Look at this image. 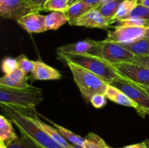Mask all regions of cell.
Here are the masks:
<instances>
[{
  "label": "cell",
  "mask_w": 149,
  "mask_h": 148,
  "mask_svg": "<svg viewBox=\"0 0 149 148\" xmlns=\"http://www.w3.org/2000/svg\"><path fill=\"white\" fill-rule=\"evenodd\" d=\"M20 134L21 136L7 148H42L26 134L23 133H20Z\"/></svg>",
  "instance_id": "d4e9b609"
},
{
  "label": "cell",
  "mask_w": 149,
  "mask_h": 148,
  "mask_svg": "<svg viewBox=\"0 0 149 148\" xmlns=\"http://www.w3.org/2000/svg\"><path fill=\"white\" fill-rule=\"evenodd\" d=\"M116 26H134V27H149L148 20L137 17H129L116 22Z\"/></svg>",
  "instance_id": "4316f807"
},
{
  "label": "cell",
  "mask_w": 149,
  "mask_h": 148,
  "mask_svg": "<svg viewBox=\"0 0 149 148\" xmlns=\"http://www.w3.org/2000/svg\"><path fill=\"white\" fill-rule=\"evenodd\" d=\"M124 0H109L99 7L97 10L101 13L102 15L111 20L115 15L119 5Z\"/></svg>",
  "instance_id": "603a6c76"
},
{
  "label": "cell",
  "mask_w": 149,
  "mask_h": 148,
  "mask_svg": "<svg viewBox=\"0 0 149 148\" xmlns=\"http://www.w3.org/2000/svg\"><path fill=\"white\" fill-rule=\"evenodd\" d=\"M27 113V112H26ZM30 115L31 117L32 118L33 120H34L35 123L41 128V129H43L56 142H58L60 145L63 147V148H74L73 145H71L61 133H59L57 129H55L53 126H51L50 125L47 124L46 123H45L44 121L41 120L39 119V116L37 115V113H28Z\"/></svg>",
  "instance_id": "2e32d148"
},
{
  "label": "cell",
  "mask_w": 149,
  "mask_h": 148,
  "mask_svg": "<svg viewBox=\"0 0 149 148\" xmlns=\"http://www.w3.org/2000/svg\"><path fill=\"white\" fill-rule=\"evenodd\" d=\"M137 5V0H124L119 5L115 15L110 20V25L120 20L127 18L131 12Z\"/></svg>",
  "instance_id": "44dd1931"
},
{
  "label": "cell",
  "mask_w": 149,
  "mask_h": 148,
  "mask_svg": "<svg viewBox=\"0 0 149 148\" xmlns=\"http://www.w3.org/2000/svg\"><path fill=\"white\" fill-rule=\"evenodd\" d=\"M39 115L40 117L43 118L45 120H47V121L49 122V123H50L55 128V129H57V130L59 131V133H61V134L62 135V136H63V137L65 138L68 142L73 144V145H80V146L84 147V142H85V138L81 137V136H79V135L74 133V132L71 131L64 128L63 126H61V125L53 122L52 120H49V119H48L47 118L45 117V116L42 115L40 114Z\"/></svg>",
  "instance_id": "d6986e66"
},
{
  "label": "cell",
  "mask_w": 149,
  "mask_h": 148,
  "mask_svg": "<svg viewBox=\"0 0 149 148\" xmlns=\"http://www.w3.org/2000/svg\"><path fill=\"white\" fill-rule=\"evenodd\" d=\"M90 103L94 107L97 109L105 107L107 103V97L103 94H96L92 97Z\"/></svg>",
  "instance_id": "1f68e13d"
},
{
  "label": "cell",
  "mask_w": 149,
  "mask_h": 148,
  "mask_svg": "<svg viewBox=\"0 0 149 148\" xmlns=\"http://www.w3.org/2000/svg\"><path fill=\"white\" fill-rule=\"evenodd\" d=\"M47 0H25L31 12H40L44 11V7Z\"/></svg>",
  "instance_id": "4dcf8cb0"
},
{
  "label": "cell",
  "mask_w": 149,
  "mask_h": 148,
  "mask_svg": "<svg viewBox=\"0 0 149 148\" xmlns=\"http://www.w3.org/2000/svg\"><path fill=\"white\" fill-rule=\"evenodd\" d=\"M129 17H137V18H142L149 21V8L144 6L138 4L135 8L132 10L130 14ZM127 19V18H126Z\"/></svg>",
  "instance_id": "f546056e"
},
{
  "label": "cell",
  "mask_w": 149,
  "mask_h": 148,
  "mask_svg": "<svg viewBox=\"0 0 149 148\" xmlns=\"http://www.w3.org/2000/svg\"><path fill=\"white\" fill-rule=\"evenodd\" d=\"M90 5L92 8L93 9H98L99 7H101L103 4L109 1V0H81Z\"/></svg>",
  "instance_id": "836d02e7"
},
{
  "label": "cell",
  "mask_w": 149,
  "mask_h": 148,
  "mask_svg": "<svg viewBox=\"0 0 149 148\" xmlns=\"http://www.w3.org/2000/svg\"><path fill=\"white\" fill-rule=\"evenodd\" d=\"M31 12L25 0H0V15L4 19L18 20Z\"/></svg>",
  "instance_id": "30bf717a"
},
{
  "label": "cell",
  "mask_w": 149,
  "mask_h": 148,
  "mask_svg": "<svg viewBox=\"0 0 149 148\" xmlns=\"http://www.w3.org/2000/svg\"><path fill=\"white\" fill-rule=\"evenodd\" d=\"M116 72L127 80L149 86V68L134 62H122L112 64Z\"/></svg>",
  "instance_id": "8992f818"
},
{
  "label": "cell",
  "mask_w": 149,
  "mask_h": 148,
  "mask_svg": "<svg viewBox=\"0 0 149 148\" xmlns=\"http://www.w3.org/2000/svg\"><path fill=\"white\" fill-rule=\"evenodd\" d=\"M124 47L135 55L148 56L149 55V40L143 38L129 44H122Z\"/></svg>",
  "instance_id": "7402d4cb"
},
{
  "label": "cell",
  "mask_w": 149,
  "mask_h": 148,
  "mask_svg": "<svg viewBox=\"0 0 149 148\" xmlns=\"http://www.w3.org/2000/svg\"><path fill=\"white\" fill-rule=\"evenodd\" d=\"M43 101L42 89L31 86L13 89L0 85V104H8L27 113H36V107Z\"/></svg>",
  "instance_id": "7a4b0ae2"
},
{
  "label": "cell",
  "mask_w": 149,
  "mask_h": 148,
  "mask_svg": "<svg viewBox=\"0 0 149 148\" xmlns=\"http://www.w3.org/2000/svg\"><path fill=\"white\" fill-rule=\"evenodd\" d=\"M71 26H82L90 28L108 29L110 20L101 15L97 9H92L74 20Z\"/></svg>",
  "instance_id": "8fae6325"
},
{
  "label": "cell",
  "mask_w": 149,
  "mask_h": 148,
  "mask_svg": "<svg viewBox=\"0 0 149 148\" xmlns=\"http://www.w3.org/2000/svg\"><path fill=\"white\" fill-rule=\"evenodd\" d=\"M18 139L11 120L1 115L0 116V148H7Z\"/></svg>",
  "instance_id": "9a60e30c"
},
{
  "label": "cell",
  "mask_w": 149,
  "mask_h": 148,
  "mask_svg": "<svg viewBox=\"0 0 149 148\" xmlns=\"http://www.w3.org/2000/svg\"><path fill=\"white\" fill-rule=\"evenodd\" d=\"M57 53H74L89 55L100 57L101 45L100 41L84 39L75 43L63 45L57 49Z\"/></svg>",
  "instance_id": "ba28073f"
},
{
  "label": "cell",
  "mask_w": 149,
  "mask_h": 148,
  "mask_svg": "<svg viewBox=\"0 0 149 148\" xmlns=\"http://www.w3.org/2000/svg\"><path fill=\"white\" fill-rule=\"evenodd\" d=\"M100 57L110 63L134 61L135 55L125 49L121 44L103 40L100 41Z\"/></svg>",
  "instance_id": "52a82bcc"
},
{
  "label": "cell",
  "mask_w": 149,
  "mask_h": 148,
  "mask_svg": "<svg viewBox=\"0 0 149 148\" xmlns=\"http://www.w3.org/2000/svg\"><path fill=\"white\" fill-rule=\"evenodd\" d=\"M29 77L20 68H17L10 75H4L0 78V85L13 89H27L31 86L28 81Z\"/></svg>",
  "instance_id": "5bb4252c"
},
{
  "label": "cell",
  "mask_w": 149,
  "mask_h": 148,
  "mask_svg": "<svg viewBox=\"0 0 149 148\" xmlns=\"http://www.w3.org/2000/svg\"><path fill=\"white\" fill-rule=\"evenodd\" d=\"M105 95L107 97V99L116 104L127 106V107H133L135 110L138 108V104L135 102L132 101L131 99H130L123 91L110 84L108 85L106 91L105 92Z\"/></svg>",
  "instance_id": "e0dca14e"
},
{
  "label": "cell",
  "mask_w": 149,
  "mask_h": 148,
  "mask_svg": "<svg viewBox=\"0 0 149 148\" xmlns=\"http://www.w3.org/2000/svg\"><path fill=\"white\" fill-rule=\"evenodd\" d=\"M148 27L115 26L114 30L108 32L106 41L116 42L121 44H129L146 37Z\"/></svg>",
  "instance_id": "5b68a950"
},
{
  "label": "cell",
  "mask_w": 149,
  "mask_h": 148,
  "mask_svg": "<svg viewBox=\"0 0 149 148\" xmlns=\"http://www.w3.org/2000/svg\"><path fill=\"white\" fill-rule=\"evenodd\" d=\"M127 81H129V82L130 83V84H132V85L134 86H135L136 88H138V89H140L141 91H142L143 92H144L145 94H146L147 95L149 96V86L143 85V84H138V83L132 82V81H129V80H127Z\"/></svg>",
  "instance_id": "e575fe53"
},
{
  "label": "cell",
  "mask_w": 149,
  "mask_h": 148,
  "mask_svg": "<svg viewBox=\"0 0 149 148\" xmlns=\"http://www.w3.org/2000/svg\"><path fill=\"white\" fill-rule=\"evenodd\" d=\"M106 142L96 133L90 132L85 137L84 148H108Z\"/></svg>",
  "instance_id": "cb8c5ba5"
},
{
  "label": "cell",
  "mask_w": 149,
  "mask_h": 148,
  "mask_svg": "<svg viewBox=\"0 0 149 148\" xmlns=\"http://www.w3.org/2000/svg\"><path fill=\"white\" fill-rule=\"evenodd\" d=\"M19 26L29 33H39L47 30L45 26V15L39 12H31L16 20Z\"/></svg>",
  "instance_id": "7c38bea8"
},
{
  "label": "cell",
  "mask_w": 149,
  "mask_h": 148,
  "mask_svg": "<svg viewBox=\"0 0 149 148\" xmlns=\"http://www.w3.org/2000/svg\"><path fill=\"white\" fill-rule=\"evenodd\" d=\"M122 148H147L146 144L145 141L141 143H137V144H133V145H127V146H125Z\"/></svg>",
  "instance_id": "d590c367"
},
{
  "label": "cell",
  "mask_w": 149,
  "mask_h": 148,
  "mask_svg": "<svg viewBox=\"0 0 149 148\" xmlns=\"http://www.w3.org/2000/svg\"><path fill=\"white\" fill-rule=\"evenodd\" d=\"M64 62L71 71L74 81L86 102H90L92 97L95 94H105L109 84L103 78L71 61L66 60Z\"/></svg>",
  "instance_id": "3957f363"
},
{
  "label": "cell",
  "mask_w": 149,
  "mask_h": 148,
  "mask_svg": "<svg viewBox=\"0 0 149 148\" xmlns=\"http://www.w3.org/2000/svg\"><path fill=\"white\" fill-rule=\"evenodd\" d=\"M145 142L146 144L147 148H149V139H146V140H145Z\"/></svg>",
  "instance_id": "b9f144b4"
},
{
  "label": "cell",
  "mask_w": 149,
  "mask_h": 148,
  "mask_svg": "<svg viewBox=\"0 0 149 148\" xmlns=\"http://www.w3.org/2000/svg\"><path fill=\"white\" fill-rule=\"evenodd\" d=\"M68 7V0H47L44 11L63 12Z\"/></svg>",
  "instance_id": "484cf974"
},
{
  "label": "cell",
  "mask_w": 149,
  "mask_h": 148,
  "mask_svg": "<svg viewBox=\"0 0 149 148\" xmlns=\"http://www.w3.org/2000/svg\"><path fill=\"white\" fill-rule=\"evenodd\" d=\"M16 59H17V63H18L19 68L24 71L26 73L28 74L29 73H31L32 71H33V68H34V61L29 59L24 55H21L17 57Z\"/></svg>",
  "instance_id": "f1b7e54d"
},
{
  "label": "cell",
  "mask_w": 149,
  "mask_h": 148,
  "mask_svg": "<svg viewBox=\"0 0 149 148\" xmlns=\"http://www.w3.org/2000/svg\"><path fill=\"white\" fill-rule=\"evenodd\" d=\"M139 115L142 116V117H145L146 115L149 116V107H141L138 110H136Z\"/></svg>",
  "instance_id": "8d00e7d4"
},
{
  "label": "cell",
  "mask_w": 149,
  "mask_h": 148,
  "mask_svg": "<svg viewBox=\"0 0 149 148\" xmlns=\"http://www.w3.org/2000/svg\"><path fill=\"white\" fill-rule=\"evenodd\" d=\"M0 104L3 113L11 120L19 131L29 136L41 147L63 148L41 129L29 113L8 104Z\"/></svg>",
  "instance_id": "6da1fadb"
},
{
  "label": "cell",
  "mask_w": 149,
  "mask_h": 148,
  "mask_svg": "<svg viewBox=\"0 0 149 148\" xmlns=\"http://www.w3.org/2000/svg\"><path fill=\"white\" fill-rule=\"evenodd\" d=\"M57 54L63 62L68 60L74 62L100 76L108 84L120 76L111 63L99 57L74 53Z\"/></svg>",
  "instance_id": "277c9868"
},
{
  "label": "cell",
  "mask_w": 149,
  "mask_h": 148,
  "mask_svg": "<svg viewBox=\"0 0 149 148\" xmlns=\"http://www.w3.org/2000/svg\"><path fill=\"white\" fill-rule=\"evenodd\" d=\"M74 148H84L83 146H80V145H73Z\"/></svg>",
  "instance_id": "ab89813d"
},
{
  "label": "cell",
  "mask_w": 149,
  "mask_h": 148,
  "mask_svg": "<svg viewBox=\"0 0 149 148\" xmlns=\"http://www.w3.org/2000/svg\"><path fill=\"white\" fill-rule=\"evenodd\" d=\"M34 68L31 73L33 80L37 81H51L61 79L62 75L61 72L55 68L47 65L40 60L34 61Z\"/></svg>",
  "instance_id": "4fadbf2b"
},
{
  "label": "cell",
  "mask_w": 149,
  "mask_h": 148,
  "mask_svg": "<svg viewBox=\"0 0 149 148\" xmlns=\"http://www.w3.org/2000/svg\"><path fill=\"white\" fill-rule=\"evenodd\" d=\"M137 3H138V4L149 8V0H137Z\"/></svg>",
  "instance_id": "74e56055"
},
{
  "label": "cell",
  "mask_w": 149,
  "mask_h": 148,
  "mask_svg": "<svg viewBox=\"0 0 149 148\" xmlns=\"http://www.w3.org/2000/svg\"><path fill=\"white\" fill-rule=\"evenodd\" d=\"M18 68V63L16 58L15 59L11 57H6L1 62V71L5 75H10Z\"/></svg>",
  "instance_id": "83f0119b"
},
{
  "label": "cell",
  "mask_w": 149,
  "mask_h": 148,
  "mask_svg": "<svg viewBox=\"0 0 149 148\" xmlns=\"http://www.w3.org/2000/svg\"><path fill=\"white\" fill-rule=\"evenodd\" d=\"M109 84L120 89L130 99L135 102L138 105L137 110L141 107H149V96L134 86L132 84L122 77L119 76Z\"/></svg>",
  "instance_id": "9c48e42d"
},
{
  "label": "cell",
  "mask_w": 149,
  "mask_h": 148,
  "mask_svg": "<svg viewBox=\"0 0 149 148\" xmlns=\"http://www.w3.org/2000/svg\"><path fill=\"white\" fill-rule=\"evenodd\" d=\"M92 9L93 8L83 1H79L68 6L63 12L68 18L69 25H71L74 20Z\"/></svg>",
  "instance_id": "ac0fdd59"
},
{
  "label": "cell",
  "mask_w": 149,
  "mask_h": 148,
  "mask_svg": "<svg viewBox=\"0 0 149 148\" xmlns=\"http://www.w3.org/2000/svg\"><path fill=\"white\" fill-rule=\"evenodd\" d=\"M108 148H113V147H110V146H109V147H108Z\"/></svg>",
  "instance_id": "7bdbcfd3"
},
{
  "label": "cell",
  "mask_w": 149,
  "mask_h": 148,
  "mask_svg": "<svg viewBox=\"0 0 149 148\" xmlns=\"http://www.w3.org/2000/svg\"><path fill=\"white\" fill-rule=\"evenodd\" d=\"M134 62L143 65L146 68H149V55L148 56H138L135 55L134 57Z\"/></svg>",
  "instance_id": "d6a6232c"
},
{
  "label": "cell",
  "mask_w": 149,
  "mask_h": 148,
  "mask_svg": "<svg viewBox=\"0 0 149 148\" xmlns=\"http://www.w3.org/2000/svg\"><path fill=\"white\" fill-rule=\"evenodd\" d=\"M146 38L149 40V27H148V30H147V33H146Z\"/></svg>",
  "instance_id": "60d3db41"
},
{
  "label": "cell",
  "mask_w": 149,
  "mask_h": 148,
  "mask_svg": "<svg viewBox=\"0 0 149 148\" xmlns=\"http://www.w3.org/2000/svg\"><path fill=\"white\" fill-rule=\"evenodd\" d=\"M68 23V20L63 12H52L45 15V26L48 30H58Z\"/></svg>",
  "instance_id": "ffe728a7"
},
{
  "label": "cell",
  "mask_w": 149,
  "mask_h": 148,
  "mask_svg": "<svg viewBox=\"0 0 149 148\" xmlns=\"http://www.w3.org/2000/svg\"><path fill=\"white\" fill-rule=\"evenodd\" d=\"M79 1H81V0H68V6L71 5V4H74V3L77 2Z\"/></svg>",
  "instance_id": "f35d334b"
}]
</instances>
